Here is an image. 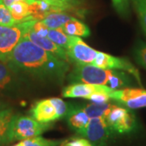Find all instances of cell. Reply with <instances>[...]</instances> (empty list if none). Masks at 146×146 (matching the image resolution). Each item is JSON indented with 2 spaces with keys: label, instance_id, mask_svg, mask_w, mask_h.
Instances as JSON below:
<instances>
[{
  "label": "cell",
  "instance_id": "30",
  "mask_svg": "<svg viewBox=\"0 0 146 146\" xmlns=\"http://www.w3.org/2000/svg\"><path fill=\"white\" fill-rule=\"evenodd\" d=\"M110 99L109 94L102 92H96L94 94H91L89 97L88 100L93 102L94 103H106L108 102Z\"/></svg>",
  "mask_w": 146,
  "mask_h": 146
},
{
  "label": "cell",
  "instance_id": "24",
  "mask_svg": "<svg viewBox=\"0 0 146 146\" xmlns=\"http://www.w3.org/2000/svg\"><path fill=\"white\" fill-rule=\"evenodd\" d=\"M61 142V141L47 140L39 136L22 141L24 146H59Z\"/></svg>",
  "mask_w": 146,
  "mask_h": 146
},
{
  "label": "cell",
  "instance_id": "17",
  "mask_svg": "<svg viewBox=\"0 0 146 146\" xmlns=\"http://www.w3.org/2000/svg\"><path fill=\"white\" fill-rule=\"evenodd\" d=\"M16 24L33 20L30 4L25 2H16L8 7Z\"/></svg>",
  "mask_w": 146,
  "mask_h": 146
},
{
  "label": "cell",
  "instance_id": "5",
  "mask_svg": "<svg viewBox=\"0 0 146 146\" xmlns=\"http://www.w3.org/2000/svg\"><path fill=\"white\" fill-rule=\"evenodd\" d=\"M105 120L111 131L118 133H127L133 130L136 119L129 110L112 105Z\"/></svg>",
  "mask_w": 146,
  "mask_h": 146
},
{
  "label": "cell",
  "instance_id": "8",
  "mask_svg": "<svg viewBox=\"0 0 146 146\" xmlns=\"http://www.w3.org/2000/svg\"><path fill=\"white\" fill-rule=\"evenodd\" d=\"M68 59L80 64H92L98 54L96 50L90 47L79 36H74L72 43L66 49Z\"/></svg>",
  "mask_w": 146,
  "mask_h": 146
},
{
  "label": "cell",
  "instance_id": "4",
  "mask_svg": "<svg viewBox=\"0 0 146 146\" xmlns=\"http://www.w3.org/2000/svg\"><path fill=\"white\" fill-rule=\"evenodd\" d=\"M50 127V123H41L33 117L16 115L11 127L12 141H24L40 136Z\"/></svg>",
  "mask_w": 146,
  "mask_h": 146
},
{
  "label": "cell",
  "instance_id": "29",
  "mask_svg": "<svg viewBox=\"0 0 146 146\" xmlns=\"http://www.w3.org/2000/svg\"><path fill=\"white\" fill-rule=\"evenodd\" d=\"M32 30L38 36L46 37L49 28L42 21H35L32 26Z\"/></svg>",
  "mask_w": 146,
  "mask_h": 146
},
{
  "label": "cell",
  "instance_id": "26",
  "mask_svg": "<svg viewBox=\"0 0 146 146\" xmlns=\"http://www.w3.org/2000/svg\"><path fill=\"white\" fill-rule=\"evenodd\" d=\"M134 56L136 62L146 69V43L139 42L134 50Z\"/></svg>",
  "mask_w": 146,
  "mask_h": 146
},
{
  "label": "cell",
  "instance_id": "18",
  "mask_svg": "<svg viewBox=\"0 0 146 146\" xmlns=\"http://www.w3.org/2000/svg\"><path fill=\"white\" fill-rule=\"evenodd\" d=\"M62 29L65 33L70 36H89L90 35L89 28L82 21H80L75 17L68 21L63 27Z\"/></svg>",
  "mask_w": 146,
  "mask_h": 146
},
{
  "label": "cell",
  "instance_id": "33",
  "mask_svg": "<svg viewBox=\"0 0 146 146\" xmlns=\"http://www.w3.org/2000/svg\"><path fill=\"white\" fill-rule=\"evenodd\" d=\"M14 146H24V145H23V143H22V141H21V142L18 143V144H16V145H14Z\"/></svg>",
  "mask_w": 146,
  "mask_h": 146
},
{
  "label": "cell",
  "instance_id": "19",
  "mask_svg": "<svg viewBox=\"0 0 146 146\" xmlns=\"http://www.w3.org/2000/svg\"><path fill=\"white\" fill-rule=\"evenodd\" d=\"M72 18H74V16H70L67 12L54 11L45 16L42 21L49 29H54L62 28L68 21H70Z\"/></svg>",
  "mask_w": 146,
  "mask_h": 146
},
{
  "label": "cell",
  "instance_id": "11",
  "mask_svg": "<svg viewBox=\"0 0 146 146\" xmlns=\"http://www.w3.org/2000/svg\"><path fill=\"white\" fill-rule=\"evenodd\" d=\"M25 36H26L27 38H29L32 42H33L34 44H36V46L41 47L42 49L45 50L47 52L50 53L53 55L63 60H65L67 62L69 61L65 49H63V47L59 46L58 45L52 42L48 37L38 36L37 34H36L32 30V28L25 33Z\"/></svg>",
  "mask_w": 146,
  "mask_h": 146
},
{
  "label": "cell",
  "instance_id": "31",
  "mask_svg": "<svg viewBox=\"0 0 146 146\" xmlns=\"http://www.w3.org/2000/svg\"><path fill=\"white\" fill-rule=\"evenodd\" d=\"M35 1H36V0H3V3H4L7 7H8L11 4H12V3H16V2H25V3H28L29 4H32V3H33Z\"/></svg>",
  "mask_w": 146,
  "mask_h": 146
},
{
  "label": "cell",
  "instance_id": "25",
  "mask_svg": "<svg viewBox=\"0 0 146 146\" xmlns=\"http://www.w3.org/2000/svg\"><path fill=\"white\" fill-rule=\"evenodd\" d=\"M16 24L9 8L2 1L0 3V26H12Z\"/></svg>",
  "mask_w": 146,
  "mask_h": 146
},
{
  "label": "cell",
  "instance_id": "2",
  "mask_svg": "<svg viewBox=\"0 0 146 146\" xmlns=\"http://www.w3.org/2000/svg\"><path fill=\"white\" fill-rule=\"evenodd\" d=\"M115 70L103 69L92 64H76L68 76L71 83H84L106 85L110 87Z\"/></svg>",
  "mask_w": 146,
  "mask_h": 146
},
{
  "label": "cell",
  "instance_id": "22",
  "mask_svg": "<svg viewBox=\"0 0 146 146\" xmlns=\"http://www.w3.org/2000/svg\"><path fill=\"white\" fill-rule=\"evenodd\" d=\"M131 2L136 11L141 28L146 35V0H131Z\"/></svg>",
  "mask_w": 146,
  "mask_h": 146
},
{
  "label": "cell",
  "instance_id": "10",
  "mask_svg": "<svg viewBox=\"0 0 146 146\" xmlns=\"http://www.w3.org/2000/svg\"><path fill=\"white\" fill-rule=\"evenodd\" d=\"M114 89L110 88L106 85L99 84H90L74 83L68 85L63 89V98H84L88 99L91 94L96 92H102L110 94Z\"/></svg>",
  "mask_w": 146,
  "mask_h": 146
},
{
  "label": "cell",
  "instance_id": "15",
  "mask_svg": "<svg viewBox=\"0 0 146 146\" xmlns=\"http://www.w3.org/2000/svg\"><path fill=\"white\" fill-rule=\"evenodd\" d=\"M52 6L55 11L73 12L79 16H83L81 0H44Z\"/></svg>",
  "mask_w": 146,
  "mask_h": 146
},
{
  "label": "cell",
  "instance_id": "6",
  "mask_svg": "<svg viewBox=\"0 0 146 146\" xmlns=\"http://www.w3.org/2000/svg\"><path fill=\"white\" fill-rule=\"evenodd\" d=\"M96 67L103 68V69H110V70H119L124 71L132 75L138 83L141 84V76L138 70L128 59L125 58H119L112 56L109 54L98 51V54L92 63Z\"/></svg>",
  "mask_w": 146,
  "mask_h": 146
},
{
  "label": "cell",
  "instance_id": "3",
  "mask_svg": "<svg viewBox=\"0 0 146 146\" xmlns=\"http://www.w3.org/2000/svg\"><path fill=\"white\" fill-rule=\"evenodd\" d=\"M36 20L18 23L12 26H0V60L7 62L15 47L33 26Z\"/></svg>",
  "mask_w": 146,
  "mask_h": 146
},
{
  "label": "cell",
  "instance_id": "27",
  "mask_svg": "<svg viewBox=\"0 0 146 146\" xmlns=\"http://www.w3.org/2000/svg\"><path fill=\"white\" fill-rule=\"evenodd\" d=\"M59 146H94L93 144L85 138L72 137L61 142Z\"/></svg>",
  "mask_w": 146,
  "mask_h": 146
},
{
  "label": "cell",
  "instance_id": "34",
  "mask_svg": "<svg viewBox=\"0 0 146 146\" xmlns=\"http://www.w3.org/2000/svg\"><path fill=\"white\" fill-rule=\"evenodd\" d=\"M2 1H3V0H0V3H1V2H2Z\"/></svg>",
  "mask_w": 146,
  "mask_h": 146
},
{
  "label": "cell",
  "instance_id": "9",
  "mask_svg": "<svg viewBox=\"0 0 146 146\" xmlns=\"http://www.w3.org/2000/svg\"><path fill=\"white\" fill-rule=\"evenodd\" d=\"M110 128L107 125L104 118H92L83 130L78 134L84 136L91 143L102 145L108 140L110 135Z\"/></svg>",
  "mask_w": 146,
  "mask_h": 146
},
{
  "label": "cell",
  "instance_id": "13",
  "mask_svg": "<svg viewBox=\"0 0 146 146\" xmlns=\"http://www.w3.org/2000/svg\"><path fill=\"white\" fill-rule=\"evenodd\" d=\"M16 115L9 107L0 110V146H5L12 141L11 127Z\"/></svg>",
  "mask_w": 146,
  "mask_h": 146
},
{
  "label": "cell",
  "instance_id": "23",
  "mask_svg": "<svg viewBox=\"0 0 146 146\" xmlns=\"http://www.w3.org/2000/svg\"><path fill=\"white\" fill-rule=\"evenodd\" d=\"M50 101L52 102L53 105L55 108V110H56L58 120L63 119V118H66L69 111L72 109V106H70L68 103L65 102L63 99L58 98H50Z\"/></svg>",
  "mask_w": 146,
  "mask_h": 146
},
{
  "label": "cell",
  "instance_id": "1",
  "mask_svg": "<svg viewBox=\"0 0 146 146\" xmlns=\"http://www.w3.org/2000/svg\"><path fill=\"white\" fill-rule=\"evenodd\" d=\"M7 63L17 73L58 82H63L69 70L68 62L46 51L26 36L15 47Z\"/></svg>",
  "mask_w": 146,
  "mask_h": 146
},
{
  "label": "cell",
  "instance_id": "32",
  "mask_svg": "<svg viewBox=\"0 0 146 146\" xmlns=\"http://www.w3.org/2000/svg\"><path fill=\"white\" fill-rule=\"evenodd\" d=\"M7 107H8L7 103L0 98V110H1L6 109V108H7Z\"/></svg>",
  "mask_w": 146,
  "mask_h": 146
},
{
  "label": "cell",
  "instance_id": "21",
  "mask_svg": "<svg viewBox=\"0 0 146 146\" xmlns=\"http://www.w3.org/2000/svg\"><path fill=\"white\" fill-rule=\"evenodd\" d=\"M46 37L50 39L54 43H56L59 46L63 47L66 50V49L72 42L74 36L68 35L67 33L63 32L62 28H59V29H49Z\"/></svg>",
  "mask_w": 146,
  "mask_h": 146
},
{
  "label": "cell",
  "instance_id": "14",
  "mask_svg": "<svg viewBox=\"0 0 146 146\" xmlns=\"http://www.w3.org/2000/svg\"><path fill=\"white\" fill-rule=\"evenodd\" d=\"M66 119L68 120V125L73 130L79 133L82 131L89 122L88 115L80 108V106H73L69 111Z\"/></svg>",
  "mask_w": 146,
  "mask_h": 146
},
{
  "label": "cell",
  "instance_id": "12",
  "mask_svg": "<svg viewBox=\"0 0 146 146\" xmlns=\"http://www.w3.org/2000/svg\"><path fill=\"white\" fill-rule=\"evenodd\" d=\"M31 116L41 123H50L58 120L55 108L50 99H43L36 102L30 110Z\"/></svg>",
  "mask_w": 146,
  "mask_h": 146
},
{
  "label": "cell",
  "instance_id": "28",
  "mask_svg": "<svg viewBox=\"0 0 146 146\" xmlns=\"http://www.w3.org/2000/svg\"><path fill=\"white\" fill-rule=\"evenodd\" d=\"M114 7L122 16H126L129 12V0H112Z\"/></svg>",
  "mask_w": 146,
  "mask_h": 146
},
{
  "label": "cell",
  "instance_id": "7",
  "mask_svg": "<svg viewBox=\"0 0 146 146\" xmlns=\"http://www.w3.org/2000/svg\"><path fill=\"white\" fill-rule=\"evenodd\" d=\"M109 96L110 99L129 109L146 107V90L145 89L132 88L114 89Z\"/></svg>",
  "mask_w": 146,
  "mask_h": 146
},
{
  "label": "cell",
  "instance_id": "20",
  "mask_svg": "<svg viewBox=\"0 0 146 146\" xmlns=\"http://www.w3.org/2000/svg\"><path fill=\"white\" fill-rule=\"evenodd\" d=\"M112 105L109 102L106 103H92L87 104L84 106H80V108L88 115L90 119L92 118H98L102 117L104 118L108 114Z\"/></svg>",
  "mask_w": 146,
  "mask_h": 146
},
{
  "label": "cell",
  "instance_id": "16",
  "mask_svg": "<svg viewBox=\"0 0 146 146\" xmlns=\"http://www.w3.org/2000/svg\"><path fill=\"white\" fill-rule=\"evenodd\" d=\"M16 73L7 62L0 60V91L10 90L16 86Z\"/></svg>",
  "mask_w": 146,
  "mask_h": 146
}]
</instances>
